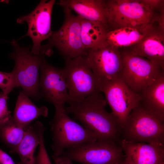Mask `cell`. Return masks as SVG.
Returning a JSON list of instances; mask_svg holds the SVG:
<instances>
[{
  "label": "cell",
  "mask_w": 164,
  "mask_h": 164,
  "mask_svg": "<svg viewBox=\"0 0 164 164\" xmlns=\"http://www.w3.org/2000/svg\"><path fill=\"white\" fill-rule=\"evenodd\" d=\"M126 164H164V144L121 139Z\"/></svg>",
  "instance_id": "15"
},
{
  "label": "cell",
  "mask_w": 164,
  "mask_h": 164,
  "mask_svg": "<svg viewBox=\"0 0 164 164\" xmlns=\"http://www.w3.org/2000/svg\"><path fill=\"white\" fill-rule=\"evenodd\" d=\"M46 129L38 121L26 127L24 136L15 152L20 159L17 164H34V152L39 144L41 135Z\"/></svg>",
  "instance_id": "17"
},
{
  "label": "cell",
  "mask_w": 164,
  "mask_h": 164,
  "mask_svg": "<svg viewBox=\"0 0 164 164\" xmlns=\"http://www.w3.org/2000/svg\"><path fill=\"white\" fill-rule=\"evenodd\" d=\"M11 43L13 51L9 56L15 62L12 71L15 75L16 87H21L28 97L40 98L39 72L44 58L42 55L32 54L29 47L21 46L15 39Z\"/></svg>",
  "instance_id": "7"
},
{
  "label": "cell",
  "mask_w": 164,
  "mask_h": 164,
  "mask_svg": "<svg viewBox=\"0 0 164 164\" xmlns=\"http://www.w3.org/2000/svg\"><path fill=\"white\" fill-rule=\"evenodd\" d=\"M140 95V102L145 108L164 118V72Z\"/></svg>",
  "instance_id": "20"
},
{
  "label": "cell",
  "mask_w": 164,
  "mask_h": 164,
  "mask_svg": "<svg viewBox=\"0 0 164 164\" xmlns=\"http://www.w3.org/2000/svg\"><path fill=\"white\" fill-rule=\"evenodd\" d=\"M40 70L39 90L41 97L53 105L55 112L65 111V104L68 101L69 95L63 68L54 67L44 58Z\"/></svg>",
  "instance_id": "11"
},
{
  "label": "cell",
  "mask_w": 164,
  "mask_h": 164,
  "mask_svg": "<svg viewBox=\"0 0 164 164\" xmlns=\"http://www.w3.org/2000/svg\"><path fill=\"white\" fill-rule=\"evenodd\" d=\"M8 96L2 92L0 93V124L7 121L12 117L7 106Z\"/></svg>",
  "instance_id": "25"
},
{
  "label": "cell",
  "mask_w": 164,
  "mask_h": 164,
  "mask_svg": "<svg viewBox=\"0 0 164 164\" xmlns=\"http://www.w3.org/2000/svg\"><path fill=\"white\" fill-rule=\"evenodd\" d=\"M101 92H97L80 100L69 103L65 113L72 114L73 118L81 122L97 141L120 142L121 128L112 112L105 109L107 102Z\"/></svg>",
  "instance_id": "1"
},
{
  "label": "cell",
  "mask_w": 164,
  "mask_h": 164,
  "mask_svg": "<svg viewBox=\"0 0 164 164\" xmlns=\"http://www.w3.org/2000/svg\"><path fill=\"white\" fill-rule=\"evenodd\" d=\"M109 31L121 27L138 29L152 25L164 15L151 9L144 0H104Z\"/></svg>",
  "instance_id": "2"
},
{
  "label": "cell",
  "mask_w": 164,
  "mask_h": 164,
  "mask_svg": "<svg viewBox=\"0 0 164 164\" xmlns=\"http://www.w3.org/2000/svg\"><path fill=\"white\" fill-rule=\"evenodd\" d=\"M48 114L46 107H38L23 91H20L12 117L17 123L26 128L37 118L41 116L46 117Z\"/></svg>",
  "instance_id": "19"
},
{
  "label": "cell",
  "mask_w": 164,
  "mask_h": 164,
  "mask_svg": "<svg viewBox=\"0 0 164 164\" xmlns=\"http://www.w3.org/2000/svg\"><path fill=\"white\" fill-rule=\"evenodd\" d=\"M0 164H15L11 157L0 148Z\"/></svg>",
  "instance_id": "26"
},
{
  "label": "cell",
  "mask_w": 164,
  "mask_h": 164,
  "mask_svg": "<svg viewBox=\"0 0 164 164\" xmlns=\"http://www.w3.org/2000/svg\"><path fill=\"white\" fill-rule=\"evenodd\" d=\"M154 23L142 28L123 27L109 31L106 35V45L112 46L119 49L130 47L138 43L145 36Z\"/></svg>",
  "instance_id": "18"
},
{
  "label": "cell",
  "mask_w": 164,
  "mask_h": 164,
  "mask_svg": "<svg viewBox=\"0 0 164 164\" xmlns=\"http://www.w3.org/2000/svg\"><path fill=\"white\" fill-rule=\"evenodd\" d=\"M114 164H126L124 161V159Z\"/></svg>",
  "instance_id": "27"
},
{
  "label": "cell",
  "mask_w": 164,
  "mask_h": 164,
  "mask_svg": "<svg viewBox=\"0 0 164 164\" xmlns=\"http://www.w3.org/2000/svg\"><path fill=\"white\" fill-rule=\"evenodd\" d=\"M124 159L120 142L97 141L68 149L53 159L56 164H114Z\"/></svg>",
  "instance_id": "5"
},
{
  "label": "cell",
  "mask_w": 164,
  "mask_h": 164,
  "mask_svg": "<svg viewBox=\"0 0 164 164\" xmlns=\"http://www.w3.org/2000/svg\"><path fill=\"white\" fill-rule=\"evenodd\" d=\"M119 50L122 65L121 77L135 93L140 94L164 72V69L158 63L125 50Z\"/></svg>",
  "instance_id": "8"
},
{
  "label": "cell",
  "mask_w": 164,
  "mask_h": 164,
  "mask_svg": "<svg viewBox=\"0 0 164 164\" xmlns=\"http://www.w3.org/2000/svg\"><path fill=\"white\" fill-rule=\"evenodd\" d=\"M109 31L101 23L82 19L81 22V36L85 48L88 51L106 45V35Z\"/></svg>",
  "instance_id": "21"
},
{
  "label": "cell",
  "mask_w": 164,
  "mask_h": 164,
  "mask_svg": "<svg viewBox=\"0 0 164 164\" xmlns=\"http://www.w3.org/2000/svg\"><path fill=\"white\" fill-rule=\"evenodd\" d=\"M87 57L99 85L121 77L122 65L119 49L106 45L90 50Z\"/></svg>",
  "instance_id": "13"
},
{
  "label": "cell",
  "mask_w": 164,
  "mask_h": 164,
  "mask_svg": "<svg viewBox=\"0 0 164 164\" xmlns=\"http://www.w3.org/2000/svg\"><path fill=\"white\" fill-rule=\"evenodd\" d=\"M15 87L16 81L13 71L9 73L0 71V88L4 94L8 95Z\"/></svg>",
  "instance_id": "23"
},
{
  "label": "cell",
  "mask_w": 164,
  "mask_h": 164,
  "mask_svg": "<svg viewBox=\"0 0 164 164\" xmlns=\"http://www.w3.org/2000/svg\"><path fill=\"white\" fill-rule=\"evenodd\" d=\"M164 22L163 19L156 22L140 41L122 49L157 63L164 69Z\"/></svg>",
  "instance_id": "14"
},
{
  "label": "cell",
  "mask_w": 164,
  "mask_h": 164,
  "mask_svg": "<svg viewBox=\"0 0 164 164\" xmlns=\"http://www.w3.org/2000/svg\"><path fill=\"white\" fill-rule=\"evenodd\" d=\"M49 125L52 133L53 159L61 155L65 149L97 141L92 133L70 118L65 111L55 112Z\"/></svg>",
  "instance_id": "6"
},
{
  "label": "cell",
  "mask_w": 164,
  "mask_h": 164,
  "mask_svg": "<svg viewBox=\"0 0 164 164\" xmlns=\"http://www.w3.org/2000/svg\"><path fill=\"white\" fill-rule=\"evenodd\" d=\"M63 69L69 95L68 104L82 99L96 92H101L87 56L66 61Z\"/></svg>",
  "instance_id": "9"
},
{
  "label": "cell",
  "mask_w": 164,
  "mask_h": 164,
  "mask_svg": "<svg viewBox=\"0 0 164 164\" xmlns=\"http://www.w3.org/2000/svg\"><path fill=\"white\" fill-rule=\"evenodd\" d=\"M121 139L133 142L164 144V118L140 102L129 114L121 129Z\"/></svg>",
  "instance_id": "4"
},
{
  "label": "cell",
  "mask_w": 164,
  "mask_h": 164,
  "mask_svg": "<svg viewBox=\"0 0 164 164\" xmlns=\"http://www.w3.org/2000/svg\"><path fill=\"white\" fill-rule=\"evenodd\" d=\"M63 8V23L58 30L53 32L48 43L42 46L40 54L51 56L52 48L55 47L65 61L87 56L88 51L83 44L81 36V22L83 18L73 15L70 9Z\"/></svg>",
  "instance_id": "3"
},
{
  "label": "cell",
  "mask_w": 164,
  "mask_h": 164,
  "mask_svg": "<svg viewBox=\"0 0 164 164\" xmlns=\"http://www.w3.org/2000/svg\"><path fill=\"white\" fill-rule=\"evenodd\" d=\"M44 132H43L41 135L39 152L37 155L35 157L34 164H53L45 145Z\"/></svg>",
  "instance_id": "24"
},
{
  "label": "cell",
  "mask_w": 164,
  "mask_h": 164,
  "mask_svg": "<svg viewBox=\"0 0 164 164\" xmlns=\"http://www.w3.org/2000/svg\"><path fill=\"white\" fill-rule=\"evenodd\" d=\"M57 4L73 10L83 19L99 22L109 29L104 9V0H60Z\"/></svg>",
  "instance_id": "16"
},
{
  "label": "cell",
  "mask_w": 164,
  "mask_h": 164,
  "mask_svg": "<svg viewBox=\"0 0 164 164\" xmlns=\"http://www.w3.org/2000/svg\"><path fill=\"white\" fill-rule=\"evenodd\" d=\"M55 0H41L38 5L29 14L23 15L17 20V22L28 25L26 33L22 37L28 36L32 39L33 45L31 51L33 55H40L41 43L48 39L52 34L51 17Z\"/></svg>",
  "instance_id": "12"
},
{
  "label": "cell",
  "mask_w": 164,
  "mask_h": 164,
  "mask_svg": "<svg viewBox=\"0 0 164 164\" xmlns=\"http://www.w3.org/2000/svg\"><path fill=\"white\" fill-rule=\"evenodd\" d=\"M99 89L117 119L121 129L131 111L140 103V94L132 91L121 77L100 84Z\"/></svg>",
  "instance_id": "10"
},
{
  "label": "cell",
  "mask_w": 164,
  "mask_h": 164,
  "mask_svg": "<svg viewBox=\"0 0 164 164\" xmlns=\"http://www.w3.org/2000/svg\"><path fill=\"white\" fill-rule=\"evenodd\" d=\"M26 128L17 123L12 117L7 121L0 124V138L9 148L11 152L15 153Z\"/></svg>",
  "instance_id": "22"
}]
</instances>
